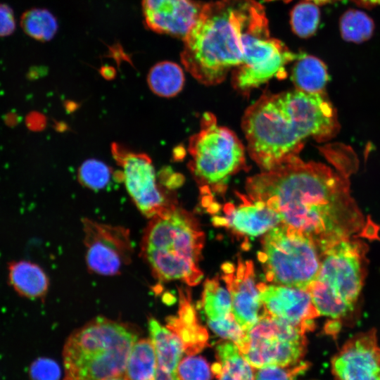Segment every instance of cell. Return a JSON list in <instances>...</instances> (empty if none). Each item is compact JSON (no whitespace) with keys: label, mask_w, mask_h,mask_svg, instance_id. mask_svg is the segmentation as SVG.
<instances>
[{"label":"cell","mask_w":380,"mask_h":380,"mask_svg":"<svg viewBox=\"0 0 380 380\" xmlns=\"http://www.w3.org/2000/svg\"><path fill=\"white\" fill-rule=\"evenodd\" d=\"M202 4L194 0H142L144 21L156 32L184 38Z\"/></svg>","instance_id":"16"},{"label":"cell","mask_w":380,"mask_h":380,"mask_svg":"<svg viewBox=\"0 0 380 380\" xmlns=\"http://www.w3.org/2000/svg\"><path fill=\"white\" fill-rule=\"evenodd\" d=\"M29 374L31 380H59L61 372L56 361L39 357L31 364Z\"/></svg>","instance_id":"32"},{"label":"cell","mask_w":380,"mask_h":380,"mask_svg":"<svg viewBox=\"0 0 380 380\" xmlns=\"http://www.w3.org/2000/svg\"><path fill=\"white\" fill-rule=\"evenodd\" d=\"M335 380H380V346L376 330L348 339L331 360Z\"/></svg>","instance_id":"13"},{"label":"cell","mask_w":380,"mask_h":380,"mask_svg":"<svg viewBox=\"0 0 380 380\" xmlns=\"http://www.w3.org/2000/svg\"><path fill=\"white\" fill-rule=\"evenodd\" d=\"M111 170L106 164L96 160L85 161L79 168L80 182L91 189L104 188L109 182Z\"/></svg>","instance_id":"29"},{"label":"cell","mask_w":380,"mask_h":380,"mask_svg":"<svg viewBox=\"0 0 380 380\" xmlns=\"http://www.w3.org/2000/svg\"><path fill=\"white\" fill-rule=\"evenodd\" d=\"M7 269L8 284L18 296L30 300L45 298L49 279L39 265L26 260H12Z\"/></svg>","instance_id":"19"},{"label":"cell","mask_w":380,"mask_h":380,"mask_svg":"<svg viewBox=\"0 0 380 380\" xmlns=\"http://www.w3.org/2000/svg\"><path fill=\"white\" fill-rule=\"evenodd\" d=\"M356 4L365 7L371 8L380 4V0H351Z\"/></svg>","instance_id":"36"},{"label":"cell","mask_w":380,"mask_h":380,"mask_svg":"<svg viewBox=\"0 0 380 380\" xmlns=\"http://www.w3.org/2000/svg\"><path fill=\"white\" fill-rule=\"evenodd\" d=\"M367 248L350 238L321 252L317 276L307 289L319 315L341 319L354 310L366 275Z\"/></svg>","instance_id":"6"},{"label":"cell","mask_w":380,"mask_h":380,"mask_svg":"<svg viewBox=\"0 0 380 380\" xmlns=\"http://www.w3.org/2000/svg\"><path fill=\"white\" fill-rule=\"evenodd\" d=\"M319 20V9L317 4L311 1H301L291 10V28L301 38L312 36L317 30Z\"/></svg>","instance_id":"28"},{"label":"cell","mask_w":380,"mask_h":380,"mask_svg":"<svg viewBox=\"0 0 380 380\" xmlns=\"http://www.w3.org/2000/svg\"><path fill=\"white\" fill-rule=\"evenodd\" d=\"M309 364L301 361L292 366H266L254 368L253 380H296L302 372L306 371Z\"/></svg>","instance_id":"31"},{"label":"cell","mask_w":380,"mask_h":380,"mask_svg":"<svg viewBox=\"0 0 380 380\" xmlns=\"http://www.w3.org/2000/svg\"><path fill=\"white\" fill-rule=\"evenodd\" d=\"M243 55L241 64L232 72L233 85L246 93L273 77L286 76V66L298 53L281 41L271 37L264 7L250 0L242 32Z\"/></svg>","instance_id":"8"},{"label":"cell","mask_w":380,"mask_h":380,"mask_svg":"<svg viewBox=\"0 0 380 380\" xmlns=\"http://www.w3.org/2000/svg\"><path fill=\"white\" fill-rule=\"evenodd\" d=\"M189 151V167L205 195L203 203L211 201L212 192H224L230 177L245 167L243 144L210 113L203 114L200 131L190 138Z\"/></svg>","instance_id":"7"},{"label":"cell","mask_w":380,"mask_h":380,"mask_svg":"<svg viewBox=\"0 0 380 380\" xmlns=\"http://www.w3.org/2000/svg\"><path fill=\"white\" fill-rule=\"evenodd\" d=\"M148 84L151 90L162 97H172L179 94L184 84V75L181 67L174 62L156 63L149 70Z\"/></svg>","instance_id":"24"},{"label":"cell","mask_w":380,"mask_h":380,"mask_svg":"<svg viewBox=\"0 0 380 380\" xmlns=\"http://www.w3.org/2000/svg\"><path fill=\"white\" fill-rule=\"evenodd\" d=\"M342 38L353 43H362L371 38L374 30L373 20L365 12L349 9L343 13L339 22Z\"/></svg>","instance_id":"26"},{"label":"cell","mask_w":380,"mask_h":380,"mask_svg":"<svg viewBox=\"0 0 380 380\" xmlns=\"http://www.w3.org/2000/svg\"><path fill=\"white\" fill-rule=\"evenodd\" d=\"M250 0L203 4L184 39L181 60L185 69L205 85L221 83L242 63V32Z\"/></svg>","instance_id":"3"},{"label":"cell","mask_w":380,"mask_h":380,"mask_svg":"<svg viewBox=\"0 0 380 380\" xmlns=\"http://www.w3.org/2000/svg\"><path fill=\"white\" fill-rule=\"evenodd\" d=\"M218 362L236 380H253L254 368L248 362L238 346L232 341H224L216 347Z\"/></svg>","instance_id":"27"},{"label":"cell","mask_w":380,"mask_h":380,"mask_svg":"<svg viewBox=\"0 0 380 380\" xmlns=\"http://www.w3.org/2000/svg\"><path fill=\"white\" fill-rule=\"evenodd\" d=\"M241 125L249 155L263 171L298 157L308 138L328 141L340 128L324 93L297 89L263 94L246 109Z\"/></svg>","instance_id":"2"},{"label":"cell","mask_w":380,"mask_h":380,"mask_svg":"<svg viewBox=\"0 0 380 380\" xmlns=\"http://www.w3.org/2000/svg\"><path fill=\"white\" fill-rule=\"evenodd\" d=\"M211 369L218 380H236L218 362L213 365Z\"/></svg>","instance_id":"34"},{"label":"cell","mask_w":380,"mask_h":380,"mask_svg":"<svg viewBox=\"0 0 380 380\" xmlns=\"http://www.w3.org/2000/svg\"><path fill=\"white\" fill-rule=\"evenodd\" d=\"M265 310L305 333L315 328L319 315L308 290L279 284H257Z\"/></svg>","instance_id":"14"},{"label":"cell","mask_w":380,"mask_h":380,"mask_svg":"<svg viewBox=\"0 0 380 380\" xmlns=\"http://www.w3.org/2000/svg\"><path fill=\"white\" fill-rule=\"evenodd\" d=\"M177 373L180 380H211L213 372L207 361L201 356L187 355L182 359Z\"/></svg>","instance_id":"30"},{"label":"cell","mask_w":380,"mask_h":380,"mask_svg":"<svg viewBox=\"0 0 380 380\" xmlns=\"http://www.w3.org/2000/svg\"><path fill=\"white\" fill-rule=\"evenodd\" d=\"M179 307L177 316L167 318V325L181 338L187 355H196L208 343V333L198 322L194 308L187 291H179Z\"/></svg>","instance_id":"18"},{"label":"cell","mask_w":380,"mask_h":380,"mask_svg":"<svg viewBox=\"0 0 380 380\" xmlns=\"http://www.w3.org/2000/svg\"><path fill=\"white\" fill-rule=\"evenodd\" d=\"M20 26L25 34L41 42L51 40L58 30L53 15L46 9L39 8L24 12L20 18Z\"/></svg>","instance_id":"25"},{"label":"cell","mask_w":380,"mask_h":380,"mask_svg":"<svg viewBox=\"0 0 380 380\" xmlns=\"http://www.w3.org/2000/svg\"><path fill=\"white\" fill-rule=\"evenodd\" d=\"M158 362L150 339L138 340L132 346L123 376L128 380H154Z\"/></svg>","instance_id":"23"},{"label":"cell","mask_w":380,"mask_h":380,"mask_svg":"<svg viewBox=\"0 0 380 380\" xmlns=\"http://www.w3.org/2000/svg\"><path fill=\"white\" fill-rule=\"evenodd\" d=\"M238 196L242 203L237 207L232 203L225 204V216L214 217L215 224L227 226L239 235L258 236L281 223L279 215L264 203L253 201L241 194Z\"/></svg>","instance_id":"17"},{"label":"cell","mask_w":380,"mask_h":380,"mask_svg":"<svg viewBox=\"0 0 380 380\" xmlns=\"http://www.w3.org/2000/svg\"><path fill=\"white\" fill-rule=\"evenodd\" d=\"M15 30V20L12 8L4 4H0V37H7Z\"/></svg>","instance_id":"33"},{"label":"cell","mask_w":380,"mask_h":380,"mask_svg":"<svg viewBox=\"0 0 380 380\" xmlns=\"http://www.w3.org/2000/svg\"><path fill=\"white\" fill-rule=\"evenodd\" d=\"M148 328L150 340L156 354L158 367L165 371L177 372L178 365L184 354H186L181 338L153 317L148 319Z\"/></svg>","instance_id":"21"},{"label":"cell","mask_w":380,"mask_h":380,"mask_svg":"<svg viewBox=\"0 0 380 380\" xmlns=\"http://www.w3.org/2000/svg\"><path fill=\"white\" fill-rule=\"evenodd\" d=\"M139 331L128 323L97 317L73 331L63 352L64 380L122 376Z\"/></svg>","instance_id":"5"},{"label":"cell","mask_w":380,"mask_h":380,"mask_svg":"<svg viewBox=\"0 0 380 380\" xmlns=\"http://www.w3.org/2000/svg\"><path fill=\"white\" fill-rule=\"evenodd\" d=\"M85 259L89 270L102 276H115L129 264L133 246L129 231L122 226L82 220Z\"/></svg>","instance_id":"12"},{"label":"cell","mask_w":380,"mask_h":380,"mask_svg":"<svg viewBox=\"0 0 380 380\" xmlns=\"http://www.w3.org/2000/svg\"><path fill=\"white\" fill-rule=\"evenodd\" d=\"M222 270L221 277L231 293L234 318L242 329L248 332L258 322L264 310L255 284L253 263L239 258L236 274L233 264L229 262L222 264Z\"/></svg>","instance_id":"15"},{"label":"cell","mask_w":380,"mask_h":380,"mask_svg":"<svg viewBox=\"0 0 380 380\" xmlns=\"http://www.w3.org/2000/svg\"><path fill=\"white\" fill-rule=\"evenodd\" d=\"M328 146L322 153L331 158L333 167L298 156L246 182L251 200L276 211L283 224L311 239L320 253L359 234L366 225L350 194L348 171L353 169V152L348 147L338 164L343 146Z\"/></svg>","instance_id":"1"},{"label":"cell","mask_w":380,"mask_h":380,"mask_svg":"<svg viewBox=\"0 0 380 380\" xmlns=\"http://www.w3.org/2000/svg\"><path fill=\"white\" fill-rule=\"evenodd\" d=\"M154 380H180L177 372H168L157 367Z\"/></svg>","instance_id":"35"},{"label":"cell","mask_w":380,"mask_h":380,"mask_svg":"<svg viewBox=\"0 0 380 380\" xmlns=\"http://www.w3.org/2000/svg\"><path fill=\"white\" fill-rule=\"evenodd\" d=\"M200 307L211 329L224 327L236 321L230 291L227 284L226 286L221 284L218 276L205 281Z\"/></svg>","instance_id":"20"},{"label":"cell","mask_w":380,"mask_h":380,"mask_svg":"<svg viewBox=\"0 0 380 380\" xmlns=\"http://www.w3.org/2000/svg\"><path fill=\"white\" fill-rule=\"evenodd\" d=\"M111 153L121 168V179L138 209L151 218L175 203L158 184L150 157L132 151L118 143L111 146Z\"/></svg>","instance_id":"11"},{"label":"cell","mask_w":380,"mask_h":380,"mask_svg":"<svg viewBox=\"0 0 380 380\" xmlns=\"http://www.w3.org/2000/svg\"><path fill=\"white\" fill-rule=\"evenodd\" d=\"M106 380H128V379L127 378H125L122 375V376H115V377H113V378H110V379H106Z\"/></svg>","instance_id":"38"},{"label":"cell","mask_w":380,"mask_h":380,"mask_svg":"<svg viewBox=\"0 0 380 380\" xmlns=\"http://www.w3.org/2000/svg\"><path fill=\"white\" fill-rule=\"evenodd\" d=\"M262 246L258 258L267 281L307 290L316 279L321 253L303 234L281 222L266 233Z\"/></svg>","instance_id":"9"},{"label":"cell","mask_w":380,"mask_h":380,"mask_svg":"<svg viewBox=\"0 0 380 380\" xmlns=\"http://www.w3.org/2000/svg\"><path fill=\"white\" fill-rule=\"evenodd\" d=\"M247 334V347L242 354L253 368L292 366L306 353L307 338L303 330L270 315L265 309Z\"/></svg>","instance_id":"10"},{"label":"cell","mask_w":380,"mask_h":380,"mask_svg":"<svg viewBox=\"0 0 380 380\" xmlns=\"http://www.w3.org/2000/svg\"><path fill=\"white\" fill-rule=\"evenodd\" d=\"M141 243V253L160 282L181 280L197 285L205 234L194 216L175 203L150 219Z\"/></svg>","instance_id":"4"},{"label":"cell","mask_w":380,"mask_h":380,"mask_svg":"<svg viewBox=\"0 0 380 380\" xmlns=\"http://www.w3.org/2000/svg\"><path fill=\"white\" fill-rule=\"evenodd\" d=\"M284 1H286V0H284Z\"/></svg>","instance_id":"39"},{"label":"cell","mask_w":380,"mask_h":380,"mask_svg":"<svg viewBox=\"0 0 380 380\" xmlns=\"http://www.w3.org/2000/svg\"><path fill=\"white\" fill-rule=\"evenodd\" d=\"M291 74L296 89L309 94H322L329 80L327 67L319 58L298 53Z\"/></svg>","instance_id":"22"},{"label":"cell","mask_w":380,"mask_h":380,"mask_svg":"<svg viewBox=\"0 0 380 380\" xmlns=\"http://www.w3.org/2000/svg\"><path fill=\"white\" fill-rule=\"evenodd\" d=\"M305 1H311V2L318 5V4H327V3H331V2H333V1H340V0H305Z\"/></svg>","instance_id":"37"}]
</instances>
